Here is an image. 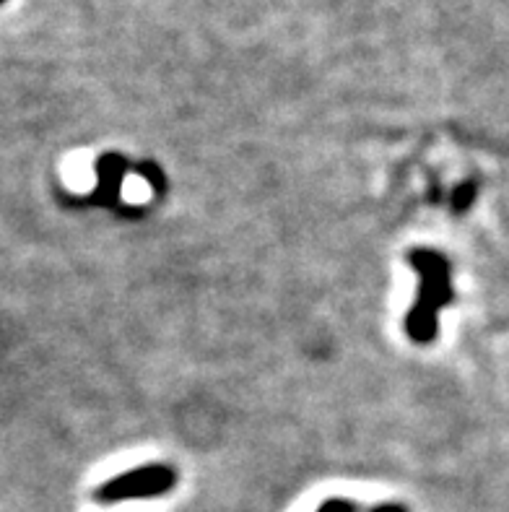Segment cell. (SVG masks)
<instances>
[{
	"label": "cell",
	"instance_id": "1",
	"mask_svg": "<svg viewBox=\"0 0 509 512\" xmlns=\"http://www.w3.org/2000/svg\"><path fill=\"white\" fill-rule=\"evenodd\" d=\"M408 263L419 276V294L406 315V333L413 344H432L439 336V315L455 299L450 263L442 253L419 247L408 253Z\"/></svg>",
	"mask_w": 509,
	"mask_h": 512
},
{
	"label": "cell",
	"instance_id": "2",
	"mask_svg": "<svg viewBox=\"0 0 509 512\" xmlns=\"http://www.w3.org/2000/svg\"><path fill=\"white\" fill-rule=\"evenodd\" d=\"M177 484V474L172 466L164 463H146L133 471L115 476V479L104 481L97 489L99 502H130V500H154V497H164Z\"/></svg>",
	"mask_w": 509,
	"mask_h": 512
},
{
	"label": "cell",
	"instance_id": "3",
	"mask_svg": "<svg viewBox=\"0 0 509 512\" xmlns=\"http://www.w3.org/2000/svg\"><path fill=\"white\" fill-rule=\"evenodd\" d=\"M128 172V162H125L120 154H102L97 162V190H94V203H104V206H112V203L120 198V185H123V177Z\"/></svg>",
	"mask_w": 509,
	"mask_h": 512
},
{
	"label": "cell",
	"instance_id": "4",
	"mask_svg": "<svg viewBox=\"0 0 509 512\" xmlns=\"http://www.w3.org/2000/svg\"><path fill=\"white\" fill-rule=\"evenodd\" d=\"M473 198H476V185H473V182H463V185H458L455 193H452V208H455V211H465V208L473 203Z\"/></svg>",
	"mask_w": 509,
	"mask_h": 512
},
{
	"label": "cell",
	"instance_id": "5",
	"mask_svg": "<svg viewBox=\"0 0 509 512\" xmlns=\"http://www.w3.org/2000/svg\"><path fill=\"white\" fill-rule=\"evenodd\" d=\"M317 512H356V510H354V505L346 500H328L320 505V510Z\"/></svg>",
	"mask_w": 509,
	"mask_h": 512
},
{
	"label": "cell",
	"instance_id": "6",
	"mask_svg": "<svg viewBox=\"0 0 509 512\" xmlns=\"http://www.w3.org/2000/svg\"><path fill=\"white\" fill-rule=\"evenodd\" d=\"M369 512H406V507L403 505H380V507H374V510Z\"/></svg>",
	"mask_w": 509,
	"mask_h": 512
}]
</instances>
